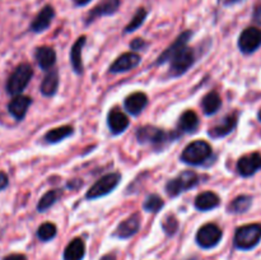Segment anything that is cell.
<instances>
[{
  "label": "cell",
  "mask_w": 261,
  "mask_h": 260,
  "mask_svg": "<svg viewBox=\"0 0 261 260\" xmlns=\"http://www.w3.org/2000/svg\"><path fill=\"white\" fill-rule=\"evenodd\" d=\"M191 36H193L191 31H184L176 38L175 42L158 56L155 64L161 65V64L170 63V70L168 71H170V75L173 76V78L185 74L195 63V50L188 46Z\"/></svg>",
  "instance_id": "cell-1"
},
{
  "label": "cell",
  "mask_w": 261,
  "mask_h": 260,
  "mask_svg": "<svg viewBox=\"0 0 261 260\" xmlns=\"http://www.w3.org/2000/svg\"><path fill=\"white\" fill-rule=\"evenodd\" d=\"M180 135L181 134L178 132L167 133L163 129L152 126V125H145L137 130V138L139 143L152 145L155 149H163L167 144L177 140Z\"/></svg>",
  "instance_id": "cell-2"
},
{
  "label": "cell",
  "mask_w": 261,
  "mask_h": 260,
  "mask_svg": "<svg viewBox=\"0 0 261 260\" xmlns=\"http://www.w3.org/2000/svg\"><path fill=\"white\" fill-rule=\"evenodd\" d=\"M213 149L205 140H195L190 143L180 155L181 162L190 166H203L212 160Z\"/></svg>",
  "instance_id": "cell-3"
},
{
  "label": "cell",
  "mask_w": 261,
  "mask_h": 260,
  "mask_svg": "<svg viewBox=\"0 0 261 260\" xmlns=\"http://www.w3.org/2000/svg\"><path fill=\"white\" fill-rule=\"evenodd\" d=\"M261 241V224L250 223L240 227L234 233L233 244L239 250H252Z\"/></svg>",
  "instance_id": "cell-4"
},
{
  "label": "cell",
  "mask_w": 261,
  "mask_h": 260,
  "mask_svg": "<svg viewBox=\"0 0 261 260\" xmlns=\"http://www.w3.org/2000/svg\"><path fill=\"white\" fill-rule=\"evenodd\" d=\"M33 75V69L30 64L23 63L19 64L14 69L7 82V91L12 96H18L24 91L25 87L30 83L31 78Z\"/></svg>",
  "instance_id": "cell-5"
},
{
  "label": "cell",
  "mask_w": 261,
  "mask_h": 260,
  "mask_svg": "<svg viewBox=\"0 0 261 260\" xmlns=\"http://www.w3.org/2000/svg\"><path fill=\"white\" fill-rule=\"evenodd\" d=\"M199 180H200V177H199L198 173H195L194 171H182L177 177L172 178V180H170L166 184V193H167L171 198H176V196H178L180 194L195 188L199 184Z\"/></svg>",
  "instance_id": "cell-6"
},
{
  "label": "cell",
  "mask_w": 261,
  "mask_h": 260,
  "mask_svg": "<svg viewBox=\"0 0 261 260\" xmlns=\"http://www.w3.org/2000/svg\"><path fill=\"white\" fill-rule=\"evenodd\" d=\"M121 181V175L119 172H111L102 176L99 180H97L93 185L87 191L86 199L94 200V199L102 198L105 195H109L110 193L115 190Z\"/></svg>",
  "instance_id": "cell-7"
},
{
  "label": "cell",
  "mask_w": 261,
  "mask_h": 260,
  "mask_svg": "<svg viewBox=\"0 0 261 260\" xmlns=\"http://www.w3.org/2000/svg\"><path fill=\"white\" fill-rule=\"evenodd\" d=\"M223 232L217 224L206 223L196 232V244L203 249H213L221 242Z\"/></svg>",
  "instance_id": "cell-8"
},
{
  "label": "cell",
  "mask_w": 261,
  "mask_h": 260,
  "mask_svg": "<svg viewBox=\"0 0 261 260\" xmlns=\"http://www.w3.org/2000/svg\"><path fill=\"white\" fill-rule=\"evenodd\" d=\"M121 0H101L88 12L86 17V24H91L102 17H110L119 12Z\"/></svg>",
  "instance_id": "cell-9"
},
{
  "label": "cell",
  "mask_w": 261,
  "mask_h": 260,
  "mask_svg": "<svg viewBox=\"0 0 261 260\" xmlns=\"http://www.w3.org/2000/svg\"><path fill=\"white\" fill-rule=\"evenodd\" d=\"M261 46V30L257 27H247L239 37V47L244 54H252Z\"/></svg>",
  "instance_id": "cell-10"
},
{
  "label": "cell",
  "mask_w": 261,
  "mask_h": 260,
  "mask_svg": "<svg viewBox=\"0 0 261 260\" xmlns=\"http://www.w3.org/2000/svg\"><path fill=\"white\" fill-rule=\"evenodd\" d=\"M237 122H239V112L228 114L223 119L219 120L214 126H212L209 129V137L213 138V139H219V138L227 137V135L231 134L236 129Z\"/></svg>",
  "instance_id": "cell-11"
},
{
  "label": "cell",
  "mask_w": 261,
  "mask_h": 260,
  "mask_svg": "<svg viewBox=\"0 0 261 260\" xmlns=\"http://www.w3.org/2000/svg\"><path fill=\"white\" fill-rule=\"evenodd\" d=\"M261 170V154L259 152H252L245 154L237 161V171L244 177H250Z\"/></svg>",
  "instance_id": "cell-12"
},
{
  "label": "cell",
  "mask_w": 261,
  "mask_h": 260,
  "mask_svg": "<svg viewBox=\"0 0 261 260\" xmlns=\"http://www.w3.org/2000/svg\"><path fill=\"white\" fill-rule=\"evenodd\" d=\"M142 61L138 54L135 53H125L122 55H120L114 63L110 66V71L111 73H125V71H129L132 69L137 68L138 65Z\"/></svg>",
  "instance_id": "cell-13"
},
{
  "label": "cell",
  "mask_w": 261,
  "mask_h": 260,
  "mask_svg": "<svg viewBox=\"0 0 261 260\" xmlns=\"http://www.w3.org/2000/svg\"><path fill=\"white\" fill-rule=\"evenodd\" d=\"M54 18H55V9H54L53 5H45L31 23V31L36 33L43 32L50 27Z\"/></svg>",
  "instance_id": "cell-14"
},
{
  "label": "cell",
  "mask_w": 261,
  "mask_h": 260,
  "mask_svg": "<svg viewBox=\"0 0 261 260\" xmlns=\"http://www.w3.org/2000/svg\"><path fill=\"white\" fill-rule=\"evenodd\" d=\"M140 229V217L139 214L135 213L133 216H130L129 218H126L125 221H122L121 223L117 226V228L115 229L114 236L117 239H130L132 236L138 233V231Z\"/></svg>",
  "instance_id": "cell-15"
},
{
  "label": "cell",
  "mask_w": 261,
  "mask_h": 260,
  "mask_svg": "<svg viewBox=\"0 0 261 260\" xmlns=\"http://www.w3.org/2000/svg\"><path fill=\"white\" fill-rule=\"evenodd\" d=\"M31 103H32V98L31 97L18 94V96L13 97L12 101L9 102V105H8V111H9V114L15 120L19 121V120H22L25 116Z\"/></svg>",
  "instance_id": "cell-16"
},
{
  "label": "cell",
  "mask_w": 261,
  "mask_h": 260,
  "mask_svg": "<svg viewBox=\"0 0 261 260\" xmlns=\"http://www.w3.org/2000/svg\"><path fill=\"white\" fill-rule=\"evenodd\" d=\"M107 125H109V129L112 134L119 135L127 129L129 119L122 111L117 109H112L107 115Z\"/></svg>",
  "instance_id": "cell-17"
},
{
  "label": "cell",
  "mask_w": 261,
  "mask_h": 260,
  "mask_svg": "<svg viewBox=\"0 0 261 260\" xmlns=\"http://www.w3.org/2000/svg\"><path fill=\"white\" fill-rule=\"evenodd\" d=\"M147 105L148 97L143 92H134V93L129 94L124 101L125 110L134 116L139 115L147 107Z\"/></svg>",
  "instance_id": "cell-18"
},
{
  "label": "cell",
  "mask_w": 261,
  "mask_h": 260,
  "mask_svg": "<svg viewBox=\"0 0 261 260\" xmlns=\"http://www.w3.org/2000/svg\"><path fill=\"white\" fill-rule=\"evenodd\" d=\"M199 127V116L193 110H188L180 116L177 122V132L180 134H191Z\"/></svg>",
  "instance_id": "cell-19"
},
{
  "label": "cell",
  "mask_w": 261,
  "mask_h": 260,
  "mask_svg": "<svg viewBox=\"0 0 261 260\" xmlns=\"http://www.w3.org/2000/svg\"><path fill=\"white\" fill-rule=\"evenodd\" d=\"M35 58L38 66L43 70H51L56 63V53L53 47L48 46H41L35 51Z\"/></svg>",
  "instance_id": "cell-20"
},
{
  "label": "cell",
  "mask_w": 261,
  "mask_h": 260,
  "mask_svg": "<svg viewBox=\"0 0 261 260\" xmlns=\"http://www.w3.org/2000/svg\"><path fill=\"white\" fill-rule=\"evenodd\" d=\"M219 204H221V199H219V196L214 191H204V193H200L195 198V201H194L195 208L200 212L212 211V209L217 208Z\"/></svg>",
  "instance_id": "cell-21"
},
{
  "label": "cell",
  "mask_w": 261,
  "mask_h": 260,
  "mask_svg": "<svg viewBox=\"0 0 261 260\" xmlns=\"http://www.w3.org/2000/svg\"><path fill=\"white\" fill-rule=\"evenodd\" d=\"M87 42L86 36H81L75 43L73 45L70 50V63L73 66V70L76 74L83 73V60H82V50H83L84 45Z\"/></svg>",
  "instance_id": "cell-22"
},
{
  "label": "cell",
  "mask_w": 261,
  "mask_h": 260,
  "mask_svg": "<svg viewBox=\"0 0 261 260\" xmlns=\"http://www.w3.org/2000/svg\"><path fill=\"white\" fill-rule=\"evenodd\" d=\"M86 255V244L82 239H74L64 250V260H83Z\"/></svg>",
  "instance_id": "cell-23"
},
{
  "label": "cell",
  "mask_w": 261,
  "mask_h": 260,
  "mask_svg": "<svg viewBox=\"0 0 261 260\" xmlns=\"http://www.w3.org/2000/svg\"><path fill=\"white\" fill-rule=\"evenodd\" d=\"M59 88V73L55 69H51L43 78L41 83V92L43 96L51 97L58 92Z\"/></svg>",
  "instance_id": "cell-24"
},
{
  "label": "cell",
  "mask_w": 261,
  "mask_h": 260,
  "mask_svg": "<svg viewBox=\"0 0 261 260\" xmlns=\"http://www.w3.org/2000/svg\"><path fill=\"white\" fill-rule=\"evenodd\" d=\"M74 134V129L70 125H64V126L55 127V129L48 130L45 134V140L50 144H56V143L63 142L68 137Z\"/></svg>",
  "instance_id": "cell-25"
},
{
  "label": "cell",
  "mask_w": 261,
  "mask_h": 260,
  "mask_svg": "<svg viewBox=\"0 0 261 260\" xmlns=\"http://www.w3.org/2000/svg\"><path fill=\"white\" fill-rule=\"evenodd\" d=\"M222 106V98L219 96L218 92L213 91L209 92L208 94L203 97L201 99V107H203L205 115H213L221 109Z\"/></svg>",
  "instance_id": "cell-26"
},
{
  "label": "cell",
  "mask_w": 261,
  "mask_h": 260,
  "mask_svg": "<svg viewBox=\"0 0 261 260\" xmlns=\"http://www.w3.org/2000/svg\"><path fill=\"white\" fill-rule=\"evenodd\" d=\"M252 205V196L250 195H240L234 198L227 206V211L229 213H246Z\"/></svg>",
  "instance_id": "cell-27"
},
{
  "label": "cell",
  "mask_w": 261,
  "mask_h": 260,
  "mask_svg": "<svg viewBox=\"0 0 261 260\" xmlns=\"http://www.w3.org/2000/svg\"><path fill=\"white\" fill-rule=\"evenodd\" d=\"M61 198V190L59 189H53V190H48L47 193H45L42 195V198L40 199L37 204V211L43 213V212L47 211L48 208L54 205L59 199Z\"/></svg>",
  "instance_id": "cell-28"
},
{
  "label": "cell",
  "mask_w": 261,
  "mask_h": 260,
  "mask_svg": "<svg viewBox=\"0 0 261 260\" xmlns=\"http://www.w3.org/2000/svg\"><path fill=\"white\" fill-rule=\"evenodd\" d=\"M147 17H148V10L143 7L138 8L137 12H135V14L133 15L132 20H130V22L127 23L126 27H125L124 32L132 33V32H134V31H137L138 28L142 27L143 23H144L145 19H147Z\"/></svg>",
  "instance_id": "cell-29"
},
{
  "label": "cell",
  "mask_w": 261,
  "mask_h": 260,
  "mask_svg": "<svg viewBox=\"0 0 261 260\" xmlns=\"http://www.w3.org/2000/svg\"><path fill=\"white\" fill-rule=\"evenodd\" d=\"M165 206V201L157 194H150L147 196V199L144 200L143 204V209L149 213H158V212L162 211V208Z\"/></svg>",
  "instance_id": "cell-30"
},
{
  "label": "cell",
  "mask_w": 261,
  "mask_h": 260,
  "mask_svg": "<svg viewBox=\"0 0 261 260\" xmlns=\"http://www.w3.org/2000/svg\"><path fill=\"white\" fill-rule=\"evenodd\" d=\"M56 233H58V228L51 222H45L37 229V237L42 242H47L53 240L56 236Z\"/></svg>",
  "instance_id": "cell-31"
},
{
  "label": "cell",
  "mask_w": 261,
  "mask_h": 260,
  "mask_svg": "<svg viewBox=\"0 0 261 260\" xmlns=\"http://www.w3.org/2000/svg\"><path fill=\"white\" fill-rule=\"evenodd\" d=\"M162 228L167 236H173L178 229V221L175 216H167L162 222Z\"/></svg>",
  "instance_id": "cell-32"
},
{
  "label": "cell",
  "mask_w": 261,
  "mask_h": 260,
  "mask_svg": "<svg viewBox=\"0 0 261 260\" xmlns=\"http://www.w3.org/2000/svg\"><path fill=\"white\" fill-rule=\"evenodd\" d=\"M145 46H147V42H145L144 40H143V38H134V40L132 41V42H130V48H132V50H134V51H139V50H143V48L145 47Z\"/></svg>",
  "instance_id": "cell-33"
},
{
  "label": "cell",
  "mask_w": 261,
  "mask_h": 260,
  "mask_svg": "<svg viewBox=\"0 0 261 260\" xmlns=\"http://www.w3.org/2000/svg\"><path fill=\"white\" fill-rule=\"evenodd\" d=\"M252 19L261 25V4L256 5L254 9V14H252Z\"/></svg>",
  "instance_id": "cell-34"
},
{
  "label": "cell",
  "mask_w": 261,
  "mask_h": 260,
  "mask_svg": "<svg viewBox=\"0 0 261 260\" xmlns=\"http://www.w3.org/2000/svg\"><path fill=\"white\" fill-rule=\"evenodd\" d=\"M9 184V178H8V175L5 172H0V190L5 189Z\"/></svg>",
  "instance_id": "cell-35"
},
{
  "label": "cell",
  "mask_w": 261,
  "mask_h": 260,
  "mask_svg": "<svg viewBox=\"0 0 261 260\" xmlns=\"http://www.w3.org/2000/svg\"><path fill=\"white\" fill-rule=\"evenodd\" d=\"M3 260H28L27 256L23 254H10L5 256Z\"/></svg>",
  "instance_id": "cell-36"
},
{
  "label": "cell",
  "mask_w": 261,
  "mask_h": 260,
  "mask_svg": "<svg viewBox=\"0 0 261 260\" xmlns=\"http://www.w3.org/2000/svg\"><path fill=\"white\" fill-rule=\"evenodd\" d=\"M91 2L92 0H73V4L75 5V7L82 8V7H86V5H88Z\"/></svg>",
  "instance_id": "cell-37"
},
{
  "label": "cell",
  "mask_w": 261,
  "mask_h": 260,
  "mask_svg": "<svg viewBox=\"0 0 261 260\" xmlns=\"http://www.w3.org/2000/svg\"><path fill=\"white\" fill-rule=\"evenodd\" d=\"M99 260H116V256L114 254H106L101 257Z\"/></svg>",
  "instance_id": "cell-38"
},
{
  "label": "cell",
  "mask_w": 261,
  "mask_h": 260,
  "mask_svg": "<svg viewBox=\"0 0 261 260\" xmlns=\"http://www.w3.org/2000/svg\"><path fill=\"white\" fill-rule=\"evenodd\" d=\"M240 2H242V0H223V4L228 7V5L237 4V3H240Z\"/></svg>",
  "instance_id": "cell-39"
},
{
  "label": "cell",
  "mask_w": 261,
  "mask_h": 260,
  "mask_svg": "<svg viewBox=\"0 0 261 260\" xmlns=\"http://www.w3.org/2000/svg\"><path fill=\"white\" fill-rule=\"evenodd\" d=\"M259 120L261 121V110H260V112H259Z\"/></svg>",
  "instance_id": "cell-40"
}]
</instances>
